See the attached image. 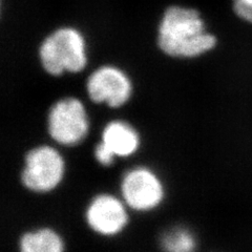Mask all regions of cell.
Returning a JSON list of instances; mask_svg holds the SVG:
<instances>
[{"label":"cell","mask_w":252,"mask_h":252,"mask_svg":"<svg viewBox=\"0 0 252 252\" xmlns=\"http://www.w3.org/2000/svg\"><path fill=\"white\" fill-rule=\"evenodd\" d=\"M94 158H96V160L101 165H103V166H109V165H112L115 161L116 157L103 143H102V142H100L96 146V148H94Z\"/></svg>","instance_id":"8fae6325"},{"label":"cell","mask_w":252,"mask_h":252,"mask_svg":"<svg viewBox=\"0 0 252 252\" xmlns=\"http://www.w3.org/2000/svg\"><path fill=\"white\" fill-rule=\"evenodd\" d=\"M121 193L122 200L128 208L136 211H149L162 203L164 187L153 170L137 167L123 177Z\"/></svg>","instance_id":"5b68a950"},{"label":"cell","mask_w":252,"mask_h":252,"mask_svg":"<svg viewBox=\"0 0 252 252\" xmlns=\"http://www.w3.org/2000/svg\"><path fill=\"white\" fill-rule=\"evenodd\" d=\"M101 142L115 157L127 158L137 153L140 137L137 130L127 122L112 121L102 131Z\"/></svg>","instance_id":"ba28073f"},{"label":"cell","mask_w":252,"mask_h":252,"mask_svg":"<svg viewBox=\"0 0 252 252\" xmlns=\"http://www.w3.org/2000/svg\"><path fill=\"white\" fill-rule=\"evenodd\" d=\"M61 235L51 228H41L23 234L19 241V252H64Z\"/></svg>","instance_id":"9c48e42d"},{"label":"cell","mask_w":252,"mask_h":252,"mask_svg":"<svg viewBox=\"0 0 252 252\" xmlns=\"http://www.w3.org/2000/svg\"><path fill=\"white\" fill-rule=\"evenodd\" d=\"M196 245L193 233L183 227L170 229L161 239V246L165 252H195Z\"/></svg>","instance_id":"30bf717a"},{"label":"cell","mask_w":252,"mask_h":252,"mask_svg":"<svg viewBox=\"0 0 252 252\" xmlns=\"http://www.w3.org/2000/svg\"><path fill=\"white\" fill-rule=\"evenodd\" d=\"M158 42L171 57L193 58L214 49L217 40L205 31L198 11L171 6L162 18Z\"/></svg>","instance_id":"6da1fadb"},{"label":"cell","mask_w":252,"mask_h":252,"mask_svg":"<svg viewBox=\"0 0 252 252\" xmlns=\"http://www.w3.org/2000/svg\"><path fill=\"white\" fill-rule=\"evenodd\" d=\"M234 12L242 19L252 22V0H234Z\"/></svg>","instance_id":"7c38bea8"},{"label":"cell","mask_w":252,"mask_h":252,"mask_svg":"<svg viewBox=\"0 0 252 252\" xmlns=\"http://www.w3.org/2000/svg\"><path fill=\"white\" fill-rule=\"evenodd\" d=\"M86 223L100 235L119 234L128 222L127 205L112 194H99L86 208Z\"/></svg>","instance_id":"52a82bcc"},{"label":"cell","mask_w":252,"mask_h":252,"mask_svg":"<svg viewBox=\"0 0 252 252\" xmlns=\"http://www.w3.org/2000/svg\"><path fill=\"white\" fill-rule=\"evenodd\" d=\"M47 129L51 138L61 145L81 143L90 129L89 116L82 102L76 98L56 102L47 116Z\"/></svg>","instance_id":"277c9868"},{"label":"cell","mask_w":252,"mask_h":252,"mask_svg":"<svg viewBox=\"0 0 252 252\" xmlns=\"http://www.w3.org/2000/svg\"><path fill=\"white\" fill-rule=\"evenodd\" d=\"M86 90L92 101L113 108L126 104L132 92L128 77L113 66H103L94 70L89 78Z\"/></svg>","instance_id":"8992f818"},{"label":"cell","mask_w":252,"mask_h":252,"mask_svg":"<svg viewBox=\"0 0 252 252\" xmlns=\"http://www.w3.org/2000/svg\"><path fill=\"white\" fill-rule=\"evenodd\" d=\"M40 60L47 73L59 76L78 73L86 65L85 43L74 29L63 28L47 37L40 47Z\"/></svg>","instance_id":"7a4b0ae2"},{"label":"cell","mask_w":252,"mask_h":252,"mask_svg":"<svg viewBox=\"0 0 252 252\" xmlns=\"http://www.w3.org/2000/svg\"><path fill=\"white\" fill-rule=\"evenodd\" d=\"M65 175V162L61 154L52 146H38L26 157L21 173L22 184L29 190L45 193L54 190Z\"/></svg>","instance_id":"3957f363"}]
</instances>
